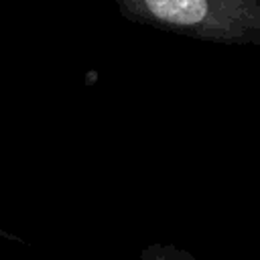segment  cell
Instances as JSON below:
<instances>
[{"instance_id": "cell-1", "label": "cell", "mask_w": 260, "mask_h": 260, "mask_svg": "<svg viewBox=\"0 0 260 260\" xmlns=\"http://www.w3.org/2000/svg\"><path fill=\"white\" fill-rule=\"evenodd\" d=\"M126 16L223 45L260 47V0H116Z\"/></svg>"}]
</instances>
